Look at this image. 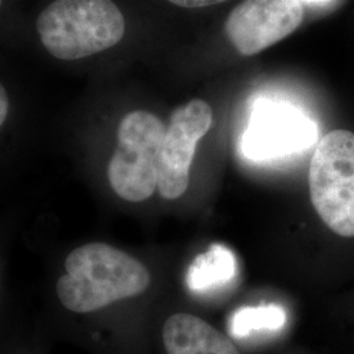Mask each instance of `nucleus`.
<instances>
[{
	"label": "nucleus",
	"instance_id": "9",
	"mask_svg": "<svg viewBox=\"0 0 354 354\" xmlns=\"http://www.w3.org/2000/svg\"><path fill=\"white\" fill-rule=\"evenodd\" d=\"M236 276V259L225 245L215 244L194 259L187 274V285L194 292L223 288Z\"/></svg>",
	"mask_w": 354,
	"mask_h": 354
},
{
	"label": "nucleus",
	"instance_id": "8",
	"mask_svg": "<svg viewBox=\"0 0 354 354\" xmlns=\"http://www.w3.org/2000/svg\"><path fill=\"white\" fill-rule=\"evenodd\" d=\"M160 340L165 354H241L225 333L187 313L165 319Z\"/></svg>",
	"mask_w": 354,
	"mask_h": 354
},
{
	"label": "nucleus",
	"instance_id": "1",
	"mask_svg": "<svg viewBox=\"0 0 354 354\" xmlns=\"http://www.w3.org/2000/svg\"><path fill=\"white\" fill-rule=\"evenodd\" d=\"M149 264L104 241L73 245L51 264L38 319L55 342L108 349L112 317L140 304L153 288Z\"/></svg>",
	"mask_w": 354,
	"mask_h": 354
},
{
	"label": "nucleus",
	"instance_id": "12",
	"mask_svg": "<svg viewBox=\"0 0 354 354\" xmlns=\"http://www.w3.org/2000/svg\"><path fill=\"white\" fill-rule=\"evenodd\" d=\"M10 279L7 277V268L0 256V335L10 322Z\"/></svg>",
	"mask_w": 354,
	"mask_h": 354
},
{
	"label": "nucleus",
	"instance_id": "15",
	"mask_svg": "<svg viewBox=\"0 0 354 354\" xmlns=\"http://www.w3.org/2000/svg\"><path fill=\"white\" fill-rule=\"evenodd\" d=\"M304 1H310V3H315V1H326V0H304Z\"/></svg>",
	"mask_w": 354,
	"mask_h": 354
},
{
	"label": "nucleus",
	"instance_id": "4",
	"mask_svg": "<svg viewBox=\"0 0 354 354\" xmlns=\"http://www.w3.org/2000/svg\"><path fill=\"white\" fill-rule=\"evenodd\" d=\"M308 188L326 226L339 236L354 238V133L333 130L317 143Z\"/></svg>",
	"mask_w": 354,
	"mask_h": 354
},
{
	"label": "nucleus",
	"instance_id": "7",
	"mask_svg": "<svg viewBox=\"0 0 354 354\" xmlns=\"http://www.w3.org/2000/svg\"><path fill=\"white\" fill-rule=\"evenodd\" d=\"M304 16L301 0H244L230 13L225 32L235 49L250 57L288 37Z\"/></svg>",
	"mask_w": 354,
	"mask_h": 354
},
{
	"label": "nucleus",
	"instance_id": "11",
	"mask_svg": "<svg viewBox=\"0 0 354 354\" xmlns=\"http://www.w3.org/2000/svg\"><path fill=\"white\" fill-rule=\"evenodd\" d=\"M286 322L288 314L279 304L245 306L232 314L230 330L236 339H243L256 332H279L286 326Z\"/></svg>",
	"mask_w": 354,
	"mask_h": 354
},
{
	"label": "nucleus",
	"instance_id": "3",
	"mask_svg": "<svg viewBox=\"0 0 354 354\" xmlns=\"http://www.w3.org/2000/svg\"><path fill=\"white\" fill-rule=\"evenodd\" d=\"M165 133V124L150 112L134 111L122 118L108 165V181L118 198L140 203L155 194Z\"/></svg>",
	"mask_w": 354,
	"mask_h": 354
},
{
	"label": "nucleus",
	"instance_id": "13",
	"mask_svg": "<svg viewBox=\"0 0 354 354\" xmlns=\"http://www.w3.org/2000/svg\"><path fill=\"white\" fill-rule=\"evenodd\" d=\"M172 4H176L178 7L184 8H200V7H207L223 3L226 0H168Z\"/></svg>",
	"mask_w": 354,
	"mask_h": 354
},
{
	"label": "nucleus",
	"instance_id": "6",
	"mask_svg": "<svg viewBox=\"0 0 354 354\" xmlns=\"http://www.w3.org/2000/svg\"><path fill=\"white\" fill-rule=\"evenodd\" d=\"M317 138V127L289 104L261 102L251 115L241 138V151L251 160H270L308 149Z\"/></svg>",
	"mask_w": 354,
	"mask_h": 354
},
{
	"label": "nucleus",
	"instance_id": "2",
	"mask_svg": "<svg viewBox=\"0 0 354 354\" xmlns=\"http://www.w3.org/2000/svg\"><path fill=\"white\" fill-rule=\"evenodd\" d=\"M45 49L62 61H76L117 45L125 19L112 0H55L38 16Z\"/></svg>",
	"mask_w": 354,
	"mask_h": 354
},
{
	"label": "nucleus",
	"instance_id": "14",
	"mask_svg": "<svg viewBox=\"0 0 354 354\" xmlns=\"http://www.w3.org/2000/svg\"><path fill=\"white\" fill-rule=\"evenodd\" d=\"M10 111V99L7 95V91L0 83V127L4 124Z\"/></svg>",
	"mask_w": 354,
	"mask_h": 354
},
{
	"label": "nucleus",
	"instance_id": "16",
	"mask_svg": "<svg viewBox=\"0 0 354 354\" xmlns=\"http://www.w3.org/2000/svg\"><path fill=\"white\" fill-rule=\"evenodd\" d=\"M0 6H1V0H0Z\"/></svg>",
	"mask_w": 354,
	"mask_h": 354
},
{
	"label": "nucleus",
	"instance_id": "5",
	"mask_svg": "<svg viewBox=\"0 0 354 354\" xmlns=\"http://www.w3.org/2000/svg\"><path fill=\"white\" fill-rule=\"evenodd\" d=\"M212 125L213 109L203 100H190L174 111L160 151L158 192L162 198L176 200L187 192L197 143Z\"/></svg>",
	"mask_w": 354,
	"mask_h": 354
},
{
	"label": "nucleus",
	"instance_id": "10",
	"mask_svg": "<svg viewBox=\"0 0 354 354\" xmlns=\"http://www.w3.org/2000/svg\"><path fill=\"white\" fill-rule=\"evenodd\" d=\"M54 342L38 317L30 323L10 319L0 335V354H50Z\"/></svg>",
	"mask_w": 354,
	"mask_h": 354
}]
</instances>
